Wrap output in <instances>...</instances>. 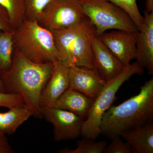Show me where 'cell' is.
Returning <instances> with one entry per match:
<instances>
[{
  "label": "cell",
  "instance_id": "cell-1",
  "mask_svg": "<svg viewBox=\"0 0 153 153\" xmlns=\"http://www.w3.org/2000/svg\"><path fill=\"white\" fill-rule=\"evenodd\" d=\"M52 62L36 63L15 50L13 63L8 71L0 74L6 93L18 94L24 99L33 116L43 118L40 105L42 91L53 72Z\"/></svg>",
  "mask_w": 153,
  "mask_h": 153
},
{
  "label": "cell",
  "instance_id": "cell-2",
  "mask_svg": "<svg viewBox=\"0 0 153 153\" xmlns=\"http://www.w3.org/2000/svg\"><path fill=\"white\" fill-rule=\"evenodd\" d=\"M153 118L152 77L145 82L137 94L106 111L100 123L101 134L111 139L152 122Z\"/></svg>",
  "mask_w": 153,
  "mask_h": 153
},
{
  "label": "cell",
  "instance_id": "cell-3",
  "mask_svg": "<svg viewBox=\"0 0 153 153\" xmlns=\"http://www.w3.org/2000/svg\"><path fill=\"white\" fill-rule=\"evenodd\" d=\"M15 50L36 63H54L58 52L52 32L36 21L25 19L13 30Z\"/></svg>",
  "mask_w": 153,
  "mask_h": 153
},
{
  "label": "cell",
  "instance_id": "cell-4",
  "mask_svg": "<svg viewBox=\"0 0 153 153\" xmlns=\"http://www.w3.org/2000/svg\"><path fill=\"white\" fill-rule=\"evenodd\" d=\"M144 68L137 62L126 66L122 73L107 82L94 100L88 117L84 121L81 136L94 140L101 134L100 125L105 113L114 101L116 94L123 84L135 74L142 75Z\"/></svg>",
  "mask_w": 153,
  "mask_h": 153
},
{
  "label": "cell",
  "instance_id": "cell-5",
  "mask_svg": "<svg viewBox=\"0 0 153 153\" xmlns=\"http://www.w3.org/2000/svg\"><path fill=\"white\" fill-rule=\"evenodd\" d=\"M82 11L98 36L109 30L137 31L138 29L125 11L107 0H81Z\"/></svg>",
  "mask_w": 153,
  "mask_h": 153
},
{
  "label": "cell",
  "instance_id": "cell-6",
  "mask_svg": "<svg viewBox=\"0 0 153 153\" xmlns=\"http://www.w3.org/2000/svg\"><path fill=\"white\" fill-rule=\"evenodd\" d=\"M86 18L81 0H55L45 9L38 23L54 33L78 25Z\"/></svg>",
  "mask_w": 153,
  "mask_h": 153
},
{
  "label": "cell",
  "instance_id": "cell-7",
  "mask_svg": "<svg viewBox=\"0 0 153 153\" xmlns=\"http://www.w3.org/2000/svg\"><path fill=\"white\" fill-rule=\"evenodd\" d=\"M43 118L54 126L55 142L73 140L81 136L84 120L68 111L49 107L41 108Z\"/></svg>",
  "mask_w": 153,
  "mask_h": 153
},
{
  "label": "cell",
  "instance_id": "cell-8",
  "mask_svg": "<svg viewBox=\"0 0 153 153\" xmlns=\"http://www.w3.org/2000/svg\"><path fill=\"white\" fill-rule=\"evenodd\" d=\"M138 31L116 30L97 37L126 67L136 57Z\"/></svg>",
  "mask_w": 153,
  "mask_h": 153
},
{
  "label": "cell",
  "instance_id": "cell-9",
  "mask_svg": "<svg viewBox=\"0 0 153 153\" xmlns=\"http://www.w3.org/2000/svg\"><path fill=\"white\" fill-rule=\"evenodd\" d=\"M69 88L94 99L107 81L95 68L72 65L68 67Z\"/></svg>",
  "mask_w": 153,
  "mask_h": 153
},
{
  "label": "cell",
  "instance_id": "cell-10",
  "mask_svg": "<svg viewBox=\"0 0 153 153\" xmlns=\"http://www.w3.org/2000/svg\"><path fill=\"white\" fill-rule=\"evenodd\" d=\"M95 35L94 27L87 18L71 42L70 53L72 65L94 68L91 40Z\"/></svg>",
  "mask_w": 153,
  "mask_h": 153
},
{
  "label": "cell",
  "instance_id": "cell-11",
  "mask_svg": "<svg viewBox=\"0 0 153 153\" xmlns=\"http://www.w3.org/2000/svg\"><path fill=\"white\" fill-rule=\"evenodd\" d=\"M91 46L94 68L102 79L108 81L122 73L126 66L95 35Z\"/></svg>",
  "mask_w": 153,
  "mask_h": 153
},
{
  "label": "cell",
  "instance_id": "cell-12",
  "mask_svg": "<svg viewBox=\"0 0 153 153\" xmlns=\"http://www.w3.org/2000/svg\"><path fill=\"white\" fill-rule=\"evenodd\" d=\"M136 62L151 74L153 73V11L144 12L136 39Z\"/></svg>",
  "mask_w": 153,
  "mask_h": 153
},
{
  "label": "cell",
  "instance_id": "cell-13",
  "mask_svg": "<svg viewBox=\"0 0 153 153\" xmlns=\"http://www.w3.org/2000/svg\"><path fill=\"white\" fill-rule=\"evenodd\" d=\"M53 64L52 75L41 93L40 100L41 108L52 106L69 88L68 67L59 60Z\"/></svg>",
  "mask_w": 153,
  "mask_h": 153
},
{
  "label": "cell",
  "instance_id": "cell-14",
  "mask_svg": "<svg viewBox=\"0 0 153 153\" xmlns=\"http://www.w3.org/2000/svg\"><path fill=\"white\" fill-rule=\"evenodd\" d=\"M93 101L83 94L68 88L51 107L68 111L85 120Z\"/></svg>",
  "mask_w": 153,
  "mask_h": 153
},
{
  "label": "cell",
  "instance_id": "cell-15",
  "mask_svg": "<svg viewBox=\"0 0 153 153\" xmlns=\"http://www.w3.org/2000/svg\"><path fill=\"white\" fill-rule=\"evenodd\" d=\"M120 137H123L137 153H153V125L152 122L122 133Z\"/></svg>",
  "mask_w": 153,
  "mask_h": 153
},
{
  "label": "cell",
  "instance_id": "cell-16",
  "mask_svg": "<svg viewBox=\"0 0 153 153\" xmlns=\"http://www.w3.org/2000/svg\"><path fill=\"white\" fill-rule=\"evenodd\" d=\"M32 116V111L26 105L9 108L8 111L4 113L2 120L0 121V130L5 134H13Z\"/></svg>",
  "mask_w": 153,
  "mask_h": 153
},
{
  "label": "cell",
  "instance_id": "cell-17",
  "mask_svg": "<svg viewBox=\"0 0 153 153\" xmlns=\"http://www.w3.org/2000/svg\"><path fill=\"white\" fill-rule=\"evenodd\" d=\"M15 51L13 31L0 30V74L10 68Z\"/></svg>",
  "mask_w": 153,
  "mask_h": 153
},
{
  "label": "cell",
  "instance_id": "cell-18",
  "mask_svg": "<svg viewBox=\"0 0 153 153\" xmlns=\"http://www.w3.org/2000/svg\"><path fill=\"white\" fill-rule=\"evenodd\" d=\"M0 6L7 12L13 30L25 20L24 0H0Z\"/></svg>",
  "mask_w": 153,
  "mask_h": 153
},
{
  "label": "cell",
  "instance_id": "cell-19",
  "mask_svg": "<svg viewBox=\"0 0 153 153\" xmlns=\"http://www.w3.org/2000/svg\"><path fill=\"white\" fill-rule=\"evenodd\" d=\"M82 139L78 141L77 147L74 149L66 148L58 151L60 153H102L104 152L107 146L105 141H94V140L89 138L82 137Z\"/></svg>",
  "mask_w": 153,
  "mask_h": 153
},
{
  "label": "cell",
  "instance_id": "cell-20",
  "mask_svg": "<svg viewBox=\"0 0 153 153\" xmlns=\"http://www.w3.org/2000/svg\"><path fill=\"white\" fill-rule=\"evenodd\" d=\"M55 0H24L25 19L38 22L45 9Z\"/></svg>",
  "mask_w": 153,
  "mask_h": 153
},
{
  "label": "cell",
  "instance_id": "cell-21",
  "mask_svg": "<svg viewBox=\"0 0 153 153\" xmlns=\"http://www.w3.org/2000/svg\"><path fill=\"white\" fill-rule=\"evenodd\" d=\"M125 11L140 30L143 23V16L140 13L136 0H107Z\"/></svg>",
  "mask_w": 153,
  "mask_h": 153
},
{
  "label": "cell",
  "instance_id": "cell-22",
  "mask_svg": "<svg viewBox=\"0 0 153 153\" xmlns=\"http://www.w3.org/2000/svg\"><path fill=\"white\" fill-rule=\"evenodd\" d=\"M25 105L24 99L20 94L0 92V107L10 108L14 107L23 106Z\"/></svg>",
  "mask_w": 153,
  "mask_h": 153
},
{
  "label": "cell",
  "instance_id": "cell-23",
  "mask_svg": "<svg viewBox=\"0 0 153 153\" xmlns=\"http://www.w3.org/2000/svg\"><path fill=\"white\" fill-rule=\"evenodd\" d=\"M111 142L109 146L105 147L104 153H131V146L127 143H124L121 139L120 136L111 139Z\"/></svg>",
  "mask_w": 153,
  "mask_h": 153
},
{
  "label": "cell",
  "instance_id": "cell-24",
  "mask_svg": "<svg viewBox=\"0 0 153 153\" xmlns=\"http://www.w3.org/2000/svg\"><path fill=\"white\" fill-rule=\"evenodd\" d=\"M0 30L4 31H13L10 17L5 9L0 6Z\"/></svg>",
  "mask_w": 153,
  "mask_h": 153
},
{
  "label": "cell",
  "instance_id": "cell-25",
  "mask_svg": "<svg viewBox=\"0 0 153 153\" xmlns=\"http://www.w3.org/2000/svg\"><path fill=\"white\" fill-rule=\"evenodd\" d=\"M6 134L0 130V153H14Z\"/></svg>",
  "mask_w": 153,
  "mask_h": 153
},
{
  "label": "cell",
  "instance_id": "cell-26",
  "mask_svg": "<svg viewBox=\"0 0 153 153\" xmlns=\"http://www.w3.org/2000/svg\"><path fill=\"white\" fill-rule=\"evenodd\" d=\"M146 10L150 12L153 11V0H146Z\"/></svg>",
  "mask_w": 153,
  "mask_h": 153
},
{
  "label": "cell",
  "instance_id": "cell-27",
  "mask_svg": "<svg viewBox=\"0 0 153 153\" xmlns=\"http://www.w3.org/2000/svg\"><path fill=\"white\" fill-rule=\"evenodd\" d=\"M0 92L6 93L5 88L4 86L1 77H0Z\"/></svg>",
  "mask_w": 153,
  "mask_h": 153
},
{
  "label": "cell",
  "instance_id": "cell-28",
  "mask_svg": "<svg viewBox=\"0 0 153 153\" xmlns=\"http://www.w3.org/2000/svg\"><path fill=\"white\" fill-rule=\"evenodd\" d=\"M4 114V113L0 112V121L2 120Z\"/></svg>",
  "mask_w": 153,
  "mask_h": 153
}]
</instances>
